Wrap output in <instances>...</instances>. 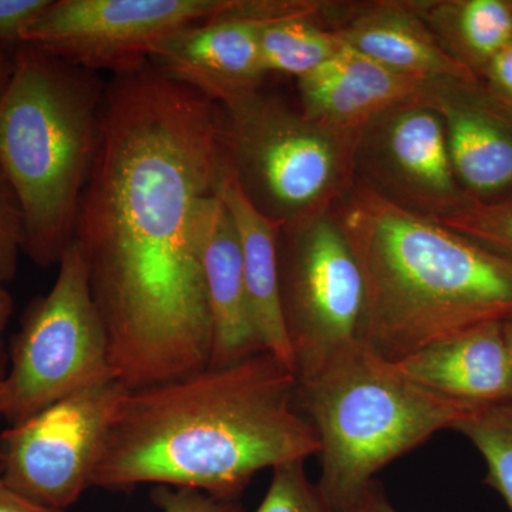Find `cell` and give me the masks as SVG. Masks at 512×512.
Here are the masks:
<instances>
[{"mask_svg": "<svg viewBox=\"0 0 512 512\" xmlns=\"http://www.w3.org/2000/svg\"><path fill=\"white\" fill-rule=\"evenodd\" d=\"M227 174L218 104L150 62L111 77L73 241L124 390L210 366L194 218Z\"/></svg>", "mask_w": 512, "mask_h": 512, "instance_id": "cell-1", "label": "cell"}, {"mask_svg": "<svg viewBox=\"0 0 512 512\" xmlns=\"http://www.w3.org/2000/svg\"><path fill=\"white\" fill-rule=\"evenodd\" d=\"M295 373L269 352L137 390L111 414L90 487L191 488L238 501L265 468L319 453Z\"/></svg>", "mask_w": 512, "mask_h": 512, "instance_id": "cell-2", "label": "cell"}, {"mask_svg": "<svg viewBox=\"0 0 512 512\" xmlns=\"http://www.w3.org/2000/svg\"><path fill=\"white\" fill-rule=\"evenodd\" d=\"M365 281L362 340L390 362L512 316V261L353 184L332 208Z\"/></svg>", "mask_w": 512, "mask_h": 512, "instance_id": "cell-3", "label": "cell"}, {"mask_svg": "<svg viewBox=\"0 0 512 512\" xmlns=\"http://www.w3.org/2000/svg\"><path fill=\"white\" fill-rule=\"evenodd\" d=\"M104 83L99 73L20 43L0 96V168L25 224L23 252L59 265L99 148Z\"/></svg>", "mask_w": 512, "mask_h": 512, "instance_id": "cell-4", "label": "cell"}, {"mask_svg": "<svg viewBox=\"0 0 512 512\" xmlns=\"http://www.w3.org/2000/svg\"><path fill=\"white\" fill-rule=\"evenodd\" d=\"M295 403L318 433V490L333 512L352 507L387 464L476 410L413 382L363 340L298 383Z\"/></svg>", "mask_w": 512, "mask_h": 512, "instance_id": "cell-5", "label": "cell"}, {"mask_svg": "<svg viewBox=\"0 0 512 512\" xmlns=\"http://www.w3.org/2000/svg\"><path fill=\"white\" fill-rule=\"evenodd\" d=\"M218 109L229 175L279 227L332 210L355 184V136L322 127L261 89Z\"/></svg>", "mask_w": 512, "mask_h": 512, "instance_id": "cell-6", "label": "cell"}, {"mask_svg": "<svg viewBox=\"0 0 512 512\" xmlns=\"http://www.w3.org/2000/svg\"><path fill=\"white\" fill-rule=\"evenodd\" d=\"M55 285L29 303L9 346L3 420L18 426L72 394L116 379L82 249L72 242ZM117 380V379H116Z\"/></svg>", "mask_w": 512, "mask_h": 512, "instance_id": "cell-7", "label": "cell"}, {"mask_svg": "<svg viewBox=\"0 0 512 512\" xmlns=\"http://www.w3.org/2000/svg\"><path fill=\"white\" fill-rule=\"evenodd\" d=\"M279 289L298 383L362 340L365 281L332 210L279 227Z\"/></svg>", "mask_w": 512, "mask_h": 512, "instance_id": "cell-8", "label": "cell"}, {"mask_svg": "<svg viewBox=\"0 0 512 512\" xmlns=\"http://www.w3.org/2000/svg\"><path fill=\"white\" fill-rule=\"evenodd\" d=\"M124 392L106 380L0 434V474L40 507L67 511L90 488L111 414Z\"/></svg>", "mask_w": 512, "mask_h": 512, "instance_id": "cell-9", "label": "cell"}, {"mask_svg": "<svg viewBox=\"0 0 512 512\" xmlns=\"http://www.w3.org/2000/svg\"><path fill=\"white\" fill-rule=\"evenodd\" d=\"M232 0H49L22 43L90 72H133L174 30L225 12Z\"/></svg>", "mask_w": 512, "mask_h": 512, "instance_id": "cell-10", "label": "cell"}, {"mask_svg": "<svg viewBox=\"0 0 512 512\" xmlns=\"http://www.w3.org/2000/svg\"><path fill=\"white\" fill-rule=\"evenodd\" d=\"M353 175L355 183L431 220L468 201L454 175L443 120L423 94L357 131Z\"/></svg>", "mask_w": 512, "mask_h": 512, "instance_id": "cell-11", "label": "cell"}, {"mask_svg": "<svg viewBox=\"0 0 512 512\" xmlns=\"http://www.w3.org/2000/svg\"><path fill=\"white\" fill-rule=\"evenodd\" d=\"M174 30L150 49V63L168 79L204 94L218 106L261 89L266 76L259 49L264 23L234 10Z\"/></svg>", "mask_w": 512, "mask_h": 512, "instance_id": "cell-12", "label": "cell"}, {"mask_svg": "<svg viewBox=\"0 0 512 512\" xmlns=\"http://www.w3.org/2000/svg\"><path fill=\"white\" fill-rule=\"evenodd\" d=\"M423 96L443 120L454 175L468 200H512L510 111L478 79L427 83Z\"/></svg>", "mask_w": 512, "mask_h": 512, "instance_id": "cell-13", "label": "cell"}, {"mask_svg": "<svg viewBox=\"0 0 512 512\" xmlns=\"http://www.w3.org/2000/svg\"><path fill=\"white\" fill-rule=\"evenodd\" d=\"M194 244L211 316L210 366L234 365L266 352L249 309L237 227L218 194L198 205Z\"/></svg>", "mask_w": 512, "mask_h": 512, "instance_id": "cell-14", "label": "cell"}, {"mask_svg": "<svg viewBox=\"0 0 512 512\" xmlns=\"http://www.w3.org/2000/svg\"><path fill=\"white\" fill-rule=\"evenodd\" d=\"M426 84L345 45L338 55L298 80L299 110L322 127L355 136L383 111L421 96Z\"/></svg>", "mask_w": 512, "mask_h": 512, "instance_id": "cell-15", "label": "cell"}, {"mask_svg": "<svg viewBox=\"0 0 512 512\" xmlns=\"http://www.w3.org/2000/svg\"><path fill=\"white\" fill-rule=\"evenodd\" d=\"M396 363L413 382L473 409L512 399V360L501 322L468 329Z\"/></svg>", "mask_w": 512, "mask_h": 512, "instance_id": "cell-16", "label": "cell"}, {"mask_svg": "<svg viewBox=\"0 0 512 512\" xmlns=\"http://www.w3.org/2000/svg\"><path fill=\"white\" fill-rule=\"evenodd\" d=\"M335 30L346 46L421 83L477 79L441 49L410 8L409 0H384L348 8Z\"/></svg>", "mask_w": 512, "mask_h": 512, "instance_id": "cell-17", "label": "cell"}, {"mask_svg": "<svg viewBox=\"0 0 512 512\" xmlns=\"http://www.w3.org/2000/svg\"><path fill=\"white\" fill-rule=\"evenodd\" d=\"M217 194L237 227L249 309L256 333L266 352L278 357L293 372L279 289V225L256 210L229 173Z\"/></svg>", "mask_w": 512, "mask_h": 512, "instance_id": "cell-18", "label": "cell"}, {"mask_svg": "<svg viewBox=\"0 0 512 512\" xmlns=\"http://www.w3.org/2000/svg\"><path fill=\"white\" fill-rule=\"evenodd\" d=\"M441 49L480 77L512 43V0H409Z\"/></svg>", "mask_w": 512, "mask_h": 512, "instance_id": "cell-19", "label": "cell"}, {"mask_svg": "<svg viewBox=\"0 0 512 512\" xmlns=\"http://www.w3.org/2000/svg\"><path fill=\"white\" fill-rule=\"evenodd\" d=\"M320 13H303L265 23L259 29V49L265 73L308 76L333 56L345 43L335 30L318 23Z\"/></svg>", "mask_w": 512, "mask_h": 512, "instance_id": "cell-20", "label": "cell"}, {"mask_svg": "<svg viewBox=\"0 0 512 512\" xmlns=\"http://www.w3.org/2000/svg\"><path fill=\"white\" fill-rule=\"evenodd\" d=\"M487 466V483L504 498L512 512V399L473 410L457 424Z\"/></svg>", "mask_w": 512, "mask_h": 512, "instance_id": "cell-21", "label": "cell"}, {"mask_svg": "<svg viewBox=\"0 0 512 512\" xmlns=\"http://www.w3.org/2000/svg\"><path fill=\"white\" fill-rule=\"evenodd\" d=\"M434 221L512 261V200L494 204L468 200Z\"/></svg>", "mask_w": 512, "mask_h": 512, "instance_id": "cell-22", "label": "cell"}, {"mask_svg": "<svg viewBox=\"0 0 512 512\" xmlns=\"http://www.w3.org/2000/svg\"><path fill=\"white\" fill-rule=\"evenodd\" d=\"M271 484L255 512H333L306 476L305 460H292L272 468Z\"/></svg>", "mask_w": 512, "mask_h": 512, "instance_id": "cell-23", "label": "cell"}, {"mask_svg": "<svg viewBox=\"0 0 512 512\" xmlns=\"http://www.w3.org/2000/svg\"><path fill=\"white\" fill-rule=\"evenodd\" d=\"M25 247L22 208L8 178L0 168V284L15 279Z\"/></svg>", "mask_w": 512, "mask_h": 512, "instance_id": "cell-24", "label": "cell"}, {"mask_svg": "<svg viewBox=\"0 0 512 512\" xmlns=\"http://www.w3.org/2000/svg\"><path fill=\"white\" fill-rule=\"evenodd\" d=\"M151 498L161 512H244L238 501L218 500L191 488L156 485Z\"/></svg>", "mask_w": 512, "mask_h": 512, "instance_id": "cell-25", "label": "cell"}, {"mask_svg": "<svg viewBox=\"0 0 512 512\" xmlns=\"http://www.w3.org/2000/svg\"><path fill=\"white\" fill-rule=\"evenodd\" d=\"M49 5V0H0V42L19 46L30 22Z\"/></svg>", "mask_w": 512, "mask_h": 512, "instance_id": "cell-26", "label": "cell"}, {"mask_svg": "<svg viewBox=\"0 0 512 512\" xmlns=\"http://www.w3.org/2000/svg\"><path fill=\"white\" fill-rule=\"evenodd\" d=\"M478 82L485 92L512 114V43L491 60Z\"/></svg>", "mask_w": 512, "mask_h": 512, "instance_id": "cell-27", "label": "cell"}, {"mask_svg": "<svg viewBox=\"0 0 512 512\" xmlns=\"http://www.w3.org/2000/svg\"><path fill=\"white\" fill-rule=\"evenodd\" d=\"M13 315V298L6 285L0 284V420L3 419V393L9 373V350L5 345V333Z\"/></svg>", "mask_w": 512, "mask_h": 512, "instance_id": "cell-28", "label": "cell"}, {"mask_svg": "<svg viewBox=\"0 0 512 512\" xmlns=\"http://www.w3.org/2000/svg\"><path fill=\"white\" fill-rule=\"evenodd\" d=\"M345 512H397L394 510L390 501L387 500L383 488L379 483L373 481L369 487L366 488L365 493L360 495L359 500L356 501L352 507H349Z\"/></svg>", "mask_w": 512, "mask_h": 512, "instance_id": "cell-29", "label": "cell"}, {"mask_svg": "<svg viewBox=\"0 0 512 512\" xmlns=\"http://www.w3.org/2000/svg\"><path fill=\"white\" fill-rule=\"evenodd\" d=\"M0 512H66L40 507L13 491L0 474Z\"/></svg>", "mask_w": 512, "mask_h": 512, "instance_id": "cell-30", "label": "cell"}, {"mask_svg": "<svg viewBox=\"0 0 512 512\" xmlns=\"http://www.w3.org/2000/svg\"><path fill=\"white\" fill-rule=\"evenodd\" d=\"M16 47L18 46L0 42V96L5 92L10 77H12L13 67H15Z\"/></svg>", "mask_w": 512, "mask_h": 512, "instance_id": "cell-31", "label": "cell"}, {"mask_svg": "<svg viewBox=\"0 0 512 512\" xmlns=\"http://www.w3.org/2000/svg\"><path fill=\"white\" fill-rule=\"evenodd\" d=\"M501 328H503L505 343H507L508 352H510L512 360V316L501 322Z\"/></svg>", "mask_w": 512, "mask_h": 512, "instance_id": "cell-32", "label": "cell"}]
</instances>
